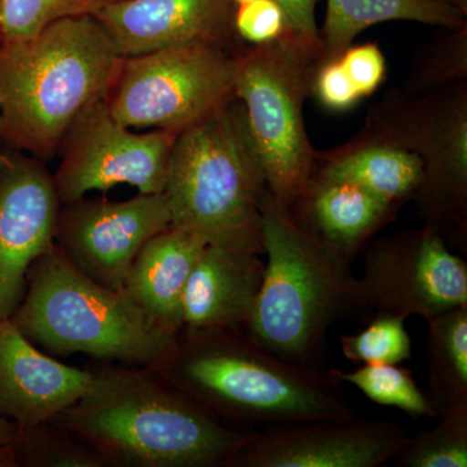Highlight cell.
<instances>
[{
  "label": "cell",
  "mask_w": 467,
  "mask_h": 467,
  "mask_svg": "<svg viewBox=\"0 0 467 467\" xmlns=\"http://www.w3.org/2000/svg\"><path fill=\"white\" fill-rule=\"evenodd\" d=\"M316 169L358 184L377 198L400 208L414 201L423 181L420 156L367 129L344 146L318 152Z\"/></svg>",
  "instance_id": "ffe728a7"
},
{
  "label": "cell",
  "mask_w": 467,
  "mask_h": 467,
  "mask_svg": "<svg viewBox=\"0 0 467 467\" xmlns=\"http://www.w3.org/2000/svg\"><path fill=\"white\" fill-rule=\"evenodd\" d=\"M260 254L208 244L182 300V330H247L263 284Z\"/></svg>",
  "instance_id": "ac0fdd59"
},
{
  "label": "cell",
  "mask_w": 467,
  "mask_h": 467,
  "mask_svg": "<svg viewBox=\"0 0 467 467\" xmlns=\"http://www.w3.org/2000/svg\"><path fill=\"white\" fill-rule=\"evenodd\" d=\"M129 368L97 374L91 391L52 420L104 463L227 467L254 436L212 416L158 370Z\"/></svg>",
  "instance_id": "6da1fadb"
},
{
  "label": "cell",
  "mask_w": 467,
  "mask_h": 467,
  "mask_svg": "<svg viewBox=\"0 0 467 467\" xmlns=\"http://www.w3.org/2000/svg\"><path fill=\"white\" fill-rule=\"evenodd\" d=\"M451 5H456L460 9H462L467 14V0H448Z\"/></svg>",
  "instance_id": "e575fe53"
},
{
  "label": "cell",
  "mask_w": 467,
  "mask_h": 467,
  "mask_svg": "<svg viewBox=\"0 0 467 467\" xmlns=\"http://www.w3.org/2000/svg\"><path fill=\"white\" fill-rule=\"evenodd\" d=\"M97 374L38 348L11 318L0 319V416L21 429L45 425L81 400Z\"/></svg>",
  "instance_id": "2e32d148"
},
{
  "label": "cell",
  "mask_w": 467,
  "mask_h": 467,
  "mask_svg": "<svg viewBox=\"0 0 467 467\" xmlns=\"http://www.w3.org/2000/svg\"><path fill=\"white\" fill-rule=\"evenodd\" d=\"M326 377L334 386L350 384L368 400L383 407L400 409L408 416L438 417L429 396L418 387L413 373L400 365H362L353 371L331 368Z\"/></svg>",
  "instance_id": "603a6c76"
},
{
  "label": "cell",
  "mask_w": 467,
  "mask_h": 467,
  "mask_svg": "<svg viewBox=\"0 0 467 467\" xmlns=\"http://www.w3.org/2000/svg\"><path fill=\"white\" fill-rule=\"evenodd\" d=\"M408 435L383 420H319L254 432L227 467H379Z\"/></svg>",
  "instance_id": "4fadbf2b"
},
{
  "label": "cell",
  "mask_w": 467,
  "mask_h": 467,
  "mask_svg": "<svg viewBox=\"0 0 467 467\" xmlns=\"http://www.w3.org/2000/svg\"><path fill=\"white\" fill-rule=\"evenodd\" d=\"M364 129L420 156L418 213L445 242L465 251L467 82L425 94L389 91L368 110Z\"/></svg>",
  "instance_id": "ba28073f"
},
{
  "label": "cell",
  "mask_w": 467,
  "mask_h": 467,
  "mask_svg": "<svg viewBox=\"0 0 467 467\" xmlns=\"http://www.w3.org/2000/svg\"><path fill=\"white\" fill-rule=\"evenodd\" d=\"M18 462L15 447L0 448V467L16 466Z\"/></svg>",
  "instance_id": "836d02e7"
},
{
  "label": "cell",
  "mask_w": 467,
  "mask_h": 467,
  "mask_svg": "<svg viewBox=\"0 0 467 467\" xmlns=\"http://www.w3.org/2000/svg\"><path fill=\"white\" fill-rule=\"evenodd\" d=\"M321 47L285 29L238 55L235 97L241 100L267 190L290 209L312 177L318 150L310 143L304 106L312 95Z\"/></svg>",
  "instance_id": "52a82bcc"
},
{
  "label": "cell",
  "mask_w": 467,
  "mask_h": 467,
  "mask_svg": "<svg viewBox=\"0 0 467 467\" xmlns=\"http://www.w3.org/2000/svg\"><path fill=\"white\" fill-rule=\"evenodd\" d=\"M171 227L165 193L124 202L79 199L61 204L55 245L76 269L110 290L124 291L138 252Z\"/></svg>",
  "instance_id": "7c38bea8"
},
{
  "label": "cell",
  "mask_w": 467,
  "mask_h": 467,
  "mask_svg": "<svg viewBox=\"0 0 467 467\" xmlns=\"http://www.w3.org/2000/svg\"><path fill=\"white\" fill-rule=\"evenodd\" d=\"M263 284L247 333L288 361L313 367L335 319L356 312V276L267 190L261 202Z\"/></svg>",
  "instance_id": "8992f818"
},
{
  "label": "cell",
  "mask_w": 467,
  "mask_h": 467,
  "mask_svg": "<svg viewBox=\"0 0 467 467\" xmlns=\"http://www.w3.org/2000/svg\"><path fill=\"white\" fill-rule=\"evenodd\" d=\"M177 131L133 133L110 115L106 97L92 101L67 131L54 175L61 204L130 184L140 193L164 192Z\"/></svg>",
  "instance_id": "8fae6325"
},
{
  "label": "cell",
  "mask_w": 467,
  "mask_h": 467,
  "mask_svg": "<svg viewBox=\"0 0 467 467\" xmlns=\"http://www.w3.org/2000/svg\"><path fill=\"white\" fill-rule=\"evenodd\" d=\"M312 95L322 107L333 112L352 109L362 99L339 58L319 64L313 79Z\"/></svg>",
  "instance_id": "f546056e"
},
{
  "label": "cell",
  "mask_w": 467,
  "mask_h": 467,
  "mask_svg": "<svg viewBox=\"0 0 467 467\" xmlns=\"http://www.w3.org/2000/svg\"><path fill=\"white\" fill-rule=\"evenodd\" d=\"M112 0H0V38L24 41L55 21L94 15Z\"/></svg>",
  "instance_id": "4316f807"
},
{
  "label": "cell",
  "mask_w": 467,
  "mask_h": 467,
  "mask_svg": "<svg viewBox=\"0 0 467 467\" xmlns=\"http://www.w3.org/2000/svg\"><path fill=\"white\" fill-rule=\"evenodd\" d=\"M12 322L30 342L57 358L82 353L131 368L161 370L177 350L171 333L125 291L104 287L76 269L57 245L27 273Z\"/></svg>",
  "instance_id": "277c9868"
},
{
  "label": "cell",
  "mask_w": 467,
  "mask_h": 467,
  "mask_svg": "<svg viewBox=\"0 0 467 467\" xmlns=\"http://www.w3.org/2000/svg\"><path fill=\"white\" fill-rule=\"evenodd\" d=\"M21 427L0 416V448L15 447L20 439Z\"/></svg>",
  "instance_id": "d6a6232c"
},
{
  "label": "cell",
  "mask_w": 467,
  "mask_h": 467,
  "mask_svg": "<svg viewBox=\"0 0 467 467\" xmlns=\"http://www.w3.org/2000/svg\"><path fill=\"white\" fill-rule=\"evenodd\" d=\"M266 192L238 98L175 138L164 190L173 229L208 244L263 254L261 202Z\"/></svg>",
  "instance_id": "5b68a950"
},
{
  "label": "cell",
  "mask_w": 467,
  "mask_h": 467,
  "mask_svg": "<svg viewBox=\"0 0 467 467\" xmlns=\"http://www.w3.org/2000/svg\"><path fill=\"white\" fill-rule=\"evenodd\" d=\"M158 371L226 425L356 417L317 368L275 355L239 328L181 331L173 358Z\"/></svg>",
  "instance_id": "7a4b0ae2"
},
{
  "label": "cell",
  "mask_w": 467,
  "mask_h": 467,
  "mask_svg": "<svg viewBox=\"0 0 467 467\" xmlns=\"http://www.w3.org/2000/svg\"><path fill=\"white\" fill-rule=\"evenodd\" d=\"M438 425L407 438L393 457L398 467H466L467 408L439 416Z\"/></svg>",
  "instance_id": "cb8c5ba5"
},
{
  "label": "cell",
  "mask_w": 467,
  "mask_h": 467,
  "mask_svg": "<svg viewBox=\"0 0 467 467\" xmlns=\"http://www.w3.org/2000/svg\"><path fill=\"white\" fill-rule=\"evenodd\" d=\"M387 21L456 29L467 26V14L448 0H327L319 64L337 60L364 30Z\"/></svg>",
  "instance_id": "44dd1931"
},
{
  "label": "cell",
  "mask_w": 467,
  "mask_h": 467,
  "mask_svg": "<svg viewBox=\"0 0 467 467\" xmlns=\"http://www.w3.org/2000/svg\"><path fill=\"white\" fill-rule=\"evenodd\" d=\"M356 278V306L426 321L467 306V264L430 225L368 242Z\"/></svg>",
  "instance_id": "30bf717a"
},
{
  "label": "cell",
  "mask_w": 467,
  "mask_h": 467,
  "mask_svg": "<svg viewBox=\"0 0 467 467\" xmlns=\"http://www.w3.org/2000/svg\"><path fill=\"white\" fill-rule=\"evenodd\" d=\"M241 50L193 42L125 57L107 101L128 129L181 133L235 98Z\"/></svg>",
  "instance_id": "9c48e42d"
},
{
  "label": "cell",
  "mask_w": 467,
  "mask_h": 467,
  "mask_svg": "<svg viewBox=\"0 0 467 467\" xmlns=\"http://www.w3.org/2000/svg\"><path fill=\"white\" fill-rule=\"evenodd\" d=\"M60 207L41 160L0 156V319L12 317L30 267L55 244Z\"/></svg>",
  "instance_id": "5bb4252c"
},
{
  "label": "cell",
  "mask_w": 467,
  "mask_h": 467,
  "mask_svg": "<svg viewBox=\"0 0 467 467\" xmlns=\"http://www.w3.org/2000/svg\"><path fill=\"white\" fill-rule=\"evenodd\" d=\"M125 57L92 15L55 21L0 46L2 129L20 149L48 159L77 117L109 95Z\"/></svg>",
  "instance_id": "3957f363"
},
{
  "label": "cell",
  "mask_w": 467,
  "mask_h": 467,
  "mask_svg": "<svg viewBox=\"0 0 467 467\" xmlns=\"http://www.w3.org/2000/svg\"><path fill=\"white\" fill-rule=\"evenodd\" d=\"M287 29L284 11L275 0H251L236 7L235 30L243 42L261 45Z\"/></svg>",
  "instance_id": "f1b7e54d"
},
{
  "label": "cell",
  "mask_w": 467,
  "mask_h": 467,
  "mask_svg": "<svg viewBox=\"0 0 467 467\" xmlns=\"http://www.w3.org/2000/svg\"><path fill=\"white\" fill-rule=\"evenodd\" d=\"M284 11L287 30L321 47L316 8L319 0H275Z\"/></svg>",
  "instance_id": "1f68e13d"
},
{
  "label": "cell",
  "mask_w": 467,
  "mask_h": 467,
  "mask_svg": "<svg viewBox=\"0 0 467 467\" xmlns=\"http://www.w3.org/2000/svg\"><path fill=\"white\" fill-rule=\"evenodd\" d=\"M442 29L414 60L402 90L425 94L467 82V26Z\"/></svg>",
  "instance_id": "d4e9b609"
},
{
  "label": "cell",
  "mask_w": 467,
  "mask_h": 467,
  "mask_svg": "<svg viewBox=\"0 0 467 467\" xmlns=\"http://www.w3.org/2000/svg\"><path fill=\"white\" fill-rule=\"evenodd\" d=\"M0 129H2V101H0Z\"/></svg>",
  "instance_id": "8d00e7d4"
},
{
  "label": "cell",
  "mask_w": 467,
  "mask_h": 467,
  "mask_svg": "<svg viewBox=\"0 0 467 467\" xmlns=\"http://www.w3.org/2000/svg\"><path fill=\"white\" fill-rule=\"evenodd\" d=\"M234 2H235L236 5H241L243 3L251 2V0H234Z\"/></svg>",
  "instance_id": "d590c367"
},
{
  "label": "cell",
  "mask_w": 467,
  "mask_h": 467,
  "mask_svg": "<svg viewBox=\"0 0 467 467\" xmlns=\"http://www.w3.org/2000/svg\"><path fill=\"white\" fill-rule=\"evenodd\" d=\"M427 324L429 398L439 417L467 408V306L441 313Z\"/></svg>",
  "instance_id": "7402d4cb"
},
{
  "label": "cell",
  "mask_w": 467,
  "mask_h": 467,
  "mask_svg": "<svg viewBox=\"0 0 467 467\" xmlns=\"http://www.w3.org/2000/svg\"><path fill=\"white\" fill-rule=\"evenodd\" d=\"M287 211L331 256L352 266V261L391 223L400 207L377 198L358 184L315 169Z\"/></svg>",
  "instance_id": "e0dca14e"
},
{
  "label": "cell",
  "mask_w": 467,
  "mask_h": 467,
  "mask_svg": "<svg viewBox=\"0 0 467 467\" xmlns=\"http://www.w3.org/2000/svg\"><path fill=\"white\" fill-rule=\"evenodd\" d=\"M407 319L389 313H374L367 327L340 337L344 358L361 365H400L411 358Z\"/></svg>",
  "instance_id": "484cf974"
},
{
  "label": "cell",
  "mask_w": 467,
  "mask_h": 467,
  "mask_svg": "<svg viewBox=\"0 0 467 467\" xmlns=\"http://www.w3.org/2000/svg\"><path fill=\"white\" fill-rule=\"evenodd\" d=\"M207 245L201 236L173 227L152 236L130 267L126 295L162 327L181 334L184 290Z\"/></svg>",
  "instance_id": "d6986e66"
},
{
  "label": "cell",
  "mask_w": 467,
  "mask_h": 467,
  "mask_svg": "<svg viewBox=\"0 0 467 467\" xmlns=\"http://www.w3.org/2000/svg\"><path fill=\"white\" fill-rule=\"evenodd\" d=\"M362 99L373 95L386 77V60L376 43L350 46L339 57Z\"/></svg>",
  "instance_id": "4dcf8cb0"
},
{
  "label": "cell",
  "mask_w": 467,
  "mask_h": 467,
  "mask_svg": "<svg viewBox=\"0 0 467 467\" xmlns=\"http://www.w3.org/2000/svg\"><path fill=\"white\" fill-rule=\"evenodd\" d=\"M27 445L33 462L42 466L106 465L99 454L77 436L55 423L21 429L17 444Z\"/></svg>",
  "instance_id": "83f0119b"
},
{
  "label": "cell",
  "mask_w": 467,
  "mask_h": 467,
  "mask_svg": "<svg viewBox=\"0 0 467 467\" xmlns=\"http://www.w3.org/2000/svg\"><path fill=\"white\" fill-rule=\"evenodd\" d=\"M234 0H112L92 16L122 57L209 42L242 50Z\"/></svg>",
  "instance_id": "9a60e30c"
}]
</instances>
